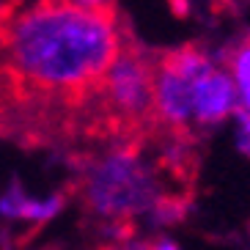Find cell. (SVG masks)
<instances>
[{
    "instance_id": "obj_6",
    "label": "cell",
    "mask_w": 250,
    "mask_h": 250,
    "mask_svg": "<svg viewBox=\"0 0 250 250\" xmlns=\"http://www.w3.org/2000/svg\"><path fill=\"white\" fill-rule=\"evenodd\" d=\"M28 195L22 192L20 184H11L6 192H0V217L3 220H25V206H28Z\"/></svg>"
},
{
    "instance_id": "obj_1",
    "label": "cell",
    "mask_w": 250,
    "mask_h": 250,
    "mask_svg": "<svg viewBox=\"0 0 250 250\" xmlns=\"http://www.w3.org/2000/svg\"><path fill=\"white\" fill-rule=\"evenodd\" d=\"M124 44L116 8L96 11L63 0L11 3L0 20V80L17 102L80 107Z\"/></svg>"
},
{
    "instance_id": "obj_5",
    "label": "cell",
    "mask_w": 250,
    "mask_h": 250,
    "mask_svg": "<svg viewBox=\"0 0 250 250\" xmlns=\"http://www.w3.org/2000/svg\"><path fill=\"white\" fill-rule=\"evenodd\" d=\"M228 72L236 83V96L239 104L250 113V36L242 39L228 55Z\"/></svg>"
},
{
    "instance_id": "obj_7",
    "label": "cell",
    "mask_w": 250,
    "mask_h": 250,
    "mask_svg": "<svg viewBox=\"0 0 250 250\" xmlns=\"http://www.w3.org/2000/svg\"><path fill=\"white\" fill-rule=\"evenodd\" d=\"M63 209V195H50V198L44 201H28V206H25V220L33 223V226H42V223L52 220L55 214Z\"/></svg>"
},
{
    "instance_id": "obj_2",
    "label": "cell",
    "mask_w": 250,
    "mask_h": 250,
    "mask_svg": "<svg viewBox=\"0 0 250 250\" xmlns=\"http://www.w3.org/2000/svg\"><path fill=\"white\" fill-rule=\"evenodd\" d=\"M143 140H118V146L91 154L80 168L77 195L91 214L104 223H135L148 217L168 192L157 160L143 151Z\"/></svg>"
},
{
    "instance_id": "obj_4",
    "label": "cell",
    "mask_w": 250,
    "mask_h": 250,
    "mask_svg": "<svg viewBox=\"0 0 250 250\" xmlns=\"http://www.w3.org/2000/svg\"><path fill=\"white\" fill-rule=\"evenodd\" d=\"M239 96L231 72L212 66L198 80L195 88V126H217L236 110Z\"/></svg>"
},
{
    "instance_id": "obj_3",
    "label": "cell",
    "mask_w": 250,
    "mask_h": 250,
    "mask_svg": "<svg viewBox=\"0 0 250 250\" xmlns=\"http://www.w3.org/2000/svg\"><path fill=\"white\" fill-rule=\"evenodd\" d=\"M214 61L198 47L160 52L154 61V113L157 126L192 135L195 129V88Z\"/></svg>"
},
{
    "instance_id": "obj_10",
    "label": "cell",
    "mask_w": 250,
    "mask_h": 250,
    "mask_svg": "<svg viewBox=\"0 0 250 250\" xmlns=\"http://www.w3.org/2000/svg\"><path fill=\"white\" fill-rule=\"evenodd\" d=\"M3 11H6V6H0V20H3Z\"/></svg>"
},
{
    "instance_id": "obj_9",
    "label": "cell",
    "mask_w": 250,
    "mask_h": 250,
    "mask_svg": "<svg viewBox=\"0 0 250 250\" xmlns=\"http://www.w3.org/2000/svg\"><path fill=\"white\" fill-rule=\"evenodd\" d=\"M63 3H72V6L80 8H96V11H113L116 8V0H63Z\"/></svg>"
},
{
    "instance_id": "obj_8",
    "label": "cell",
    "mask_w": 250,
    "mask_h": 250,
    "mask_svg": "<svg viewBox=\"0 0 250 250\" xmlns=\"http://www.w3.org/2000/svg\"><path fill=\"white\" fill-rule=\"evenodd\" d=\"M234 116H236V146H239V151L250 154V113L242 104H236Z\"/></svg>"
}]
</instances>
